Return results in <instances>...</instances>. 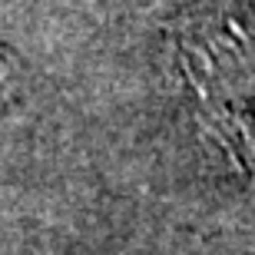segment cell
I'll use <instances>...</instances> for the list:
<instances>
[{
  "instance_id": "6da1fadb",
  "label": "cell",
  "mask_w": 255,
  "mask_h": 255,
  "mask_svg": "<svg viewBox=\"0 0 255 255\" xmlns=\"http://www.w3.org/2000/svg\"><path fill=\"white\" fill-rule=\"evenodd\" d=\"M176 70L192 83H212L255 60V10L242 0H202L169 27Z\"/></svg>"
},
{
  "instance_id": "7a4b0ae2",
  "label": "cell",
  "mask_w": 255,
  "mask_h": 255,
  "mask_svg": "<svg viewBox=\"0 0 255 255\" xmlns=\"http://www.w3.org/2000/svg\"><path fill=\"white\" fill-rule=\"evenodd\" d=\"M17 93V66H13V57L10 50L0 43V116L10 110V100Z\"/></svg>"
}]
</instances>
